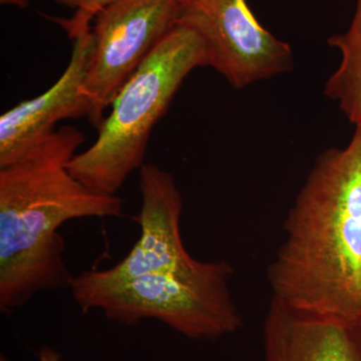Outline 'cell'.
Listing matches in <instances>:
<instances>
[{
    "instance_id": "4fadbf2b",
    "label": "cell",
    "mask_w": 361,
    "mask_h": 361,
    "mask_svg": "<svg viewBox=\"0 0 361 361\" xmlns=\"http://www.w3.org/2000/svg\"><path fill=\"white\" fill-rule=\"evenodd\" d=\"M37 356H39L40 361H61V356L58 351L49 348V346H44L40 349Z\"/></svg>"
},
{
    "instance_id": "ba28073f",
    "label": "cell",
    "mask_w": 361,
    "mask_h": 361,
    "mask_svg": "<svg viewBox=\"0 0 361 361\" xmlns=\"http://www.w3.org/2000/svg\"><path fill=\"white\" fill-rule=\"evenodd\" d=\"M85 28L73 37L70 61L61 78L44 94L16 104L0 116V168L14 165L56 132L63 120L92 116L84 92L92 49V32Z\"/></svg>"
},
{
    "instance_id": "52a82bcc",
    "label": "cell",
    "mask_w": 361,
    "mask_h": 361,
    "mask_svg": "<svg viewBox=\"0 0 361 361\" xmlns=\"http://www.w3.org/2000/svg\"><path fill=\"white\" fill-rule=\"evenodd\" d=\"M141 235L127 256L113 267L73 276L71 291L104 288L161 271L192 267L199 262L183 243L182 194L175 178L154 164L140 169Z\"/></svg>"
},
{
    "instance_id": "6da1fadb",
    "label": "cell",
    "mask_w": 361,
    "mask_h": 361,
    "mask_svg": "<svg viewBox=\"0 0 361 361\" xmlns=\"http://www.w3.org/2000/svg\"><path fill=\"white\" fill-rule=\"evenodd\" d=\"M284 230L267 271L273 298L361 322V128L317 159Z\"/></svg>"
},
{
    "instance_id": "9c48e42d",
    "label": "cell",
    "mask_w": 361,
    "mask_h": 361,
    "mask_svg": "<svg viewBox=\"0 0 361 361\" xmlns=\"http://www.w3.org/2000/svg\"><path fill=\"white\" fill-rule=\"evenodd\" d=\"M263 350L265 361H361V322L295 310L272 297Z\"/></svg>"
},
{
    "instance_id": "8fae6325",
    "label": "cell",
    "mask_w": 361,
    "mask_h": 361,
    "mask_svg": "<svg viewBox=\"0 0 361 361\" xmlns=\"http://www.w3.org/2000/svg\"><path fill=\"white\" fill-rule=\"evenodd\" d=\"M113 1L115 0H87L84 8L75 11L71 18H56L54 20L68 32V37H73L82 28L89 27L96 14Z\"/></svg>"
},
{
    "instance_id": "7a4b0ae2",
    "label": "cell",
    "mask_w": 361,
    "mask_h": 361,
    "mask_svg": "<svg viewBox=\"0 0 361 361\" xmlns=\"http://www.w3.org/2000/svg\"><path fill=\"white\" fill-rule=\"evenodd\" d=\"M70 156L47 149L0 168V310L25 306L39 292L70 288L59 229L80 218L118 217L123 201L97 193L68 172Z\"/></svg>"
},
{
    "instance_id": "277c9868",
    "label": "cell",
    "mask_w": 361,
    "mask_h": 361,
    "mask_svg": "<svg viewBox=\"0 0 361 361\" xmlns=\"http://www.w3.org/2000/svg\"><path fill=\"white\" fill-rule=\"evenodd\" d=\"M233 273L225 261L199 260L185 269L151 273L71 295L82 312L101 310L125 325L156 319L188 338L216 341L243 325L230 289Z\"/></svg>"
},
{
    "instance_id": "3957f363",
    "label": "cell",
    "mask_w": 361,
    "mask_h": 361,
    "mask_svg": "<svg viewBox=\"0 0 361 361\" xmlns=\"http://www.w3.org/2000/svg\"><path fill=\"white\" fill-rule=\"evenodd\" d=\"M206 66L208 56L201 37L175 25L123 85L110 115L97 128L96 141L71 159L68 172L92 191L116 195L144 165L154 128L185 78Z\"/></svg>"
},
{
    "instance_id": "8992f818",
    "label": "cell",
    "mask_w": 361,
    "mask_h": 361,
    "mask_svg": "<svg viewBox=\"0 0 361 361\" xmlns=\"http://www.w3.org/2000/svg\"><path fill=\"white\" fill-rule=\"evenodd\" d=\"M176 25L194 30L208 66L235 87L290 70V47L260 25L246 0H179Z\"/></svg>"
},
{
    "instance_id": "30bf717a",
    "label": "cell",
    "mask_w": 361,
    "mask_h": 361,
    "mask_svg": "<svg viewBox=\"0 0 361 361\" xmlns=\"http://www.w3.org/2000/svg\"><path fill=\"white\" fill-rule=\"evenodd\" d=\"M329 44L341 52V63L325 87L327 97L338 102L342 111L356 128H361V0L345 32L334 35Z\"/></svg>"
},
{
    "instance_id": "7c38bea8",
    "label": "cell",
    "mask_w": 361,
    "mask_h": 361,
    "mask_svg": "<svg viewBox=\"0 0 361 361\" xmlns=\"http://www.w3.org/2000/svg\"><path fill=\"white\" fill-rule=\"evenodd\" d=\"M30 0H0L1 4H6V6H14L18 7H25L30 4ZM56 4H61L70 7L71 9H75V11L84 8L87 4V0H52Z\"/></svg>"
},
{
    "instance_id": "5b68a950",
    "label": "cell",
    "mask_w": 361,
    "mask_h": 361,
    "mask_svg": "<svg viewBox=\"0 0 361 361\" xmlns=\"http://www.w3.org/2000/svg\"><path fill=\"white\" fill-rule=\"evenodd\" d=\"M179 0H115L94 16L84 85L99 128L123 85L176 25Z\"/></svg>"
}]
</instances>
